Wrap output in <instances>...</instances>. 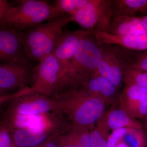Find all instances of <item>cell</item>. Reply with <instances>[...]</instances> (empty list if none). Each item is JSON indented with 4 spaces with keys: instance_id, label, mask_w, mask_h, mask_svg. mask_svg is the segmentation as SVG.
<instances>
[{
    "instance_id": "obj_1",
    "label": "cell",
    "mask_w": 147,
    "mask_h": 147,
    "mask_svg": "<svg viewBox=\"0 0 147 147\" xmlns=\"http://www.w3.org/2000/svg\"><path fill=\"white\" fill-rule=\"evenodd\" d=\"M52 98L56 100L58 111L65 114L72 124L90 130L104 115L106 103L82 88L69 89Z\"/></svg>"
},
{
    "instance_id": "obj_2",
    "label": "cell",
    "mask_w": 147,
    "mask_h": 147,
    "mask_svg": "<svg viewBox=\"0 0 147 147\" xmlns=\"http://www.w3.org/2000/svg\"><path fill=\"white\" fill-rule=\"evenodd\" d=\"M71 15H61L21 32L24 55L29 61L39 62L53 54Z\"/></svg>"
},
{
    "instance_id": "obj_3",
    "label": "cell",
    "mask_w": 147,
    "mask_h": 147,
    "mask_svg": "<svg viewBox=\"0 0 147 147\" xmlns=\"http://www.w3.org/2000/svg\"><path fill=\"white\" fill-rule=\"evenodd\" d=\"M31 84L33 92L51 97L70 88L71 81L52 54L33 67Z\"/></svg>"
},
{
    "instance_id": "obj_4",
    "label": "cell",
    "mask_w": 147,
    "mask_h": 147,
    "mask_svg": "<svg viewBox=\"0 0 147 147\" xmlns=\"http://www.w3.org/2000/svg\"><path fill=\"white\" fill-rule=\"evenodd\" d=\"M0 28H7L24 32L30 28L57 17L53 5L45 1L21 0L16 1Z\"/></svg>"
},
{
    "instance_id": "obj_5",
    "label": "cell",
    "mask_w": 147,
    "mask_h": 147,
    "mask_svg": "<svg viewBox=\"0 0 147 147\" xmlns=\"http://www.w3.org/2000/svg\"><path fill=\"white\" fill-rule=\"evenodd\" d=\"M102 57V45L92 32L80 40L71 61L69 76L72 88H82L89 76L97 71Z\"/></svg>"
},
{
    "instance_id": "obj_6",
    "label": "cell",
    "mask_w": 147,
    "mask_h": 147,
    "mask_svg": "<svg viewBox=\"0 0 147 147\" xmlns=\"http://www.w3.org/2000/svg\"><path fill=\"white\" fill-rule=\"evenodd\" d=\"M113 0H88L72 16L86 30L107 32L113 21Z\"/></svg>"
},
{
    "instance_id": "obj_7",
    "label": "cell",
    "mask_w": 147,
    "mask_h": 147,
    "mask_svg": "<svg viewBox=\"0 0 147 147\" xmlns=\"http://www.w3.org/2000/svg\"><path fill=\"white\" fill-rule=\"evenodd\" d=\"M102 57L96 73L119 88L128 67L129 50L115 45H102Z\"/></svg>"
},
{
    "instance_id": "obj_8",
    "label": "cell",
    "mask_w": 147,
    "mask_h": 147,
    "mask_svg": "<svg viewBox=\"0 0 147 147\" xmlns=\"http://www.w3.org/2000/svg\"><path fill=\"white\" fill-rule=\"evenodd\" d=\"M30 64L28 59L0 63V93L29 87L27 85L32 84L33 69Z\"/></svg>"
},
{
    "instance_id": "obj_9",
    "label": "cell",
    "mask_w": 147,
    "mask_h": 147,
    "mask_svg": "<svg viewBox=\"0 0 147 147\" xmlns=\"http://www.w3.org/2000/svg\"><path fill=\"white\" fill-rule=\"evenodd\" d=\"M58 111L56 100L36 92L24 95L12 100L6 113L20 115H41Z\"/></svg>"
},
{
    "instance_id": "obj_10",
    "label": "cell",
    "mask_w": 147,
    "mask_h": 147,
    "mask_svg": "<svg viewBox=\"0 0 147 147\" xmlns=\"http://www.w3.org/2000/svg\"><path fill=\"white\" fill-rule=\"evenodd\" d=\"M119 107L132 118L137 120L147 116V89L135 84H125L119 96Z\"/></svg>"
},
{
    "instance_id": "obj_11",
    "label": "cell",
    "mask_w": 147,
    "mask_h": 147,
    "mask_svg": "<svg viewBox=\"0 0 147 147\" xmlns=\"http://www.w3.org/2000/svg\"><path fill=\"white\" fill-rule=\"evenodd\" d=\"M92 32L86 30L63 31L53 54L57 59L63 70L69 76L71 61L79 42Z\"/></svg>"
},
{
    "instance_id": "obj_12",
    "label": "cell",
    "mask_w": 147,
    "mask_h": 147,
    "mask_svg": "<svg viewBox=\"0 0 147 147\" xmlns=\"http://www.w3.org/2000/svg\"><path fill=\"white\" fill-rule=\"evenodd\" d=\"M26 59L22 46L21 32L12 28H0V63Z\"/></svg>"
},
{
    "instance_id": "obj_13",
    "label": "cell",
    "mask_w": 147,
    "mask_h": 147,
    "mask_svg": "<svg viewBox=\"0 0 147 147\" xmlns=\"http://www.w3.org/2000/svg\"><path fill=\"white\" fill-rule=\"evenodd\" d=\"M1 125L9 130L23 129L38 131L51 128L43 115H20L5 113Z\"/></svg>"
},
{
    "instance_id": "obj_14",
    "label": "cell",
    "mask_w": 147,
    "mask_h": 147,
    "mask_svg": "<svg viewBox=\"0 0 147 147\" xmlns=\"http://www.w3.org/2000/svg\"><path fill=\"white\" fill-rule=\"evenodd\" d=\"M94 36L99 45H119L133 51L147 50V33L128 36H117L106 32H95Z\"/></svg>"
},
{
    "instance_id": "obj_15",
    "label": "cell",
    "mask_w": 147,
    "mask_h": 147,
    "mask_svg": "<svg viewBox=\"0 0 147 147\" xmlns=\"http://www.w3.org/2000/svg\"><path fill=\"white\" fill-rule=\"evenodd\" d=\"M82 88L108 103L114 100L119 88L107 78L95 72L89 76Z\"/></svg>"
},
{
    "instance_id": "obj_16",
    "label": "cell",
    "mask_w": 147,
    "mask_h": 147,
    "mask_svg": "<svg viewBox=\"0 0 147 147\" xmlns=\"http://www.w3.org/2000/svg\"><path fill=\"white\" fill-rule=\"evenodd\" d=\"M106 32L117 36H128L147 33L140 16H120L113 19Z\"/></svg>"
},
{
    "instance_id": "obj_17",
    "label": "cell",
    "mask_w": 147,
    "mask_h": 147,
    "mask_svg": "<svg viewBox=\"0 0 147 147\" xmlns=\"http://www.w3.org/2000/svg\"><path fill=\"white\" fill-rule=\"evenodd\" d=\"M52 129L51 127L38 131L23 129L9 130L15 147H34L55 134L52 133Z\"/></svg>"
},
{
    "instance_id": "obj_18",
    "label": "cell",
    "mask_w": 147,
    "mask_h": 147,
    "mask_svg": "<svg viewBox=\"0 0 147 147\" xmlns=\"http://www.w3.org/2000/svg\"><path fill=\"white\" fill-rule=\"evenodd\" d=\"M113 19L120 16L147 15V0H113Z\"/></svg>"
},
{
    "instance_id": "obj_19",
    "label": "cell",
    "mask_w": 147,
    "mask_h": 147,
    "mask_svg": "<svg viewBox=\"0 0 147 147\" xmlns=\"http://www.w3.org/2000/svg\"><path fill=\"white\" fill-rule=\"evenodd\" d=\"M104 116L108 127L113 131L123 128L143 129L139 121L132 118L120 107L110 110Z\"/></svg>"
},
{
    "instance_id": "obj_20",
    "label": "cell",
    "mask_w": 147,
    "mask_h": 147,
    "mask_svg": "<svg viewBox=\"0 0 147 147\" xmlns=\"http://www.w3.org/2000/svg\"><path fill=\"white\" fill-rule=\"evenodd\" d=\"M110 129L104 115L90 131V147H107Z\"/></svg>"
},
{
    "instance_id": "obj_21",
    "label": "cell",
    "mask_w": 147,
    "mask_h": 147,
    "mask_svg": "<svg viewBox=\"0 0 147 147\" xmlns=\"http://www.w3.org/2000/svg\"><path fill=\"white\" fill-rule=\"evenodd\" d=\"M119 142L128 147H146L147 136L143 129L128 128Z\"/></svg>"
},
{
    "instance_id": "obj_22",
    "label": "cell",
    "mask_w": 147,
    "mask_h": 147,
    "mask_svg": "<svg viewBox=\"0 0 147 147\" xmlns=\"http://www.w3.org/2000/svg\"><path fill=\"white\" fill-rule=\"evenodd\" d=\"M88 1V0H56L53 6L57 16L72 15Z\"/></svg>"
},
{
    "instance_id": "obj_23",
    "label": "cell",
    "mask_w": 147,
    "mask_h": 147,
    "mask_svg": "<svg viewBox=\"0 0 147 147\" xmlns=\"http://www.w3.org/2000/svg\"><path fill=\"white\" fill-rule=\"evenodd\" d=\"M124 84H135L147 89V71H140L128 67L123 78Z\"/></svg>"
},
{
    "instance_id": "obj_24",
    "label": "cell",
    "mask_w": 147,
    "mask_h": 147,
    "mask_svg": "<svg viewBox=\"0 0 147 147\" xmlns=\"http://www.w3.org/2000/svg\"><path fill=\"white\" fill-rule=\"evenodd\" d=\"M128 67L140 71H147V50H129Z\"/></svg>"
},
{
    "instance_id": "obj_25",
    "label": "cell",
    "mask_w": 147,
    "mask_h": 147,
    "mask_svg": "<svg viewBox=\"0 0 147 147\" xmlns=\"http://www.w3.org/2000/svg\"><path fill=\"white\" fill-rule=\"evenodd\" d=\"M71 129L76 137L78 147H90L89 129L74 124H72Z\"/></svg>"
},
{
    "instance_id": "obj_26",
    "label": "cell",
    "mask_w": 147,
    "mask_h": 147,
    "mask_svg": "<svg viewBox=\"0 0 147 147\" xmlns=\"http://www.w3.org/2000/svg\"><path fill=\"white\" fill-rule=\"evenodd\" d=\"M58 142L59 147H78L76 137L71 129L65 134H59Z\"/></svg>"
},
{
    "instance_id": "obj_27",
    "label": "cell",
    "mask_w": 147,
    "mask_h": 147,
    "mask_svg": "<svg viewBox=\"0 0 147 147\" xmlns=\"http://www.w3.org/2000/svg\"><path fill=\"white\" fill-rule=\"evenodd\" d=\"M0 147H15L10 131L0 125Z\"/></svg>"
},
{
    "instance_id": "obj_28",
    "label": "cell",
    "mask_w": 147,
    "mask_h": 147,
    "mask_svg": "<svg viewBox=\"0 0 147 147\" xmlns=\"http://www.w3.org/2000/svg\"><path fill=\"white\" fill-rule=\"evenodd\" d=\"M128 128L119 129L113 130L108 137L107 147H115Z\"/></svg>"
},
{
    "instance_id": "obj_29",
    "label": "cell",
    "mask_w": 147,
    "mask_h": 147,
    "mask_svg": "<svg viewBox=\"0 0 147 147\" xmlns=\"http://www.w3.org/2000/svg\"><path fill=\"white\" fill-rule=\"evenodd\" d=\"M13 5L7 0H0V28L2 26L9 11Z\"/></svg>"
},
{
    "instance_id": "obj_30",
    "label": "cell",
    "mask_w": 147,
    "mask_h": 147,
    "mask_svg": "<svg viewBox=\"0 0 147 147\" xmlns=\"http://www.w3.org/2000/svg\"><path fill=\"white\" fill-rule=\"evenodd\" d=\"M60 134L56 132L47 140L34 147H59L58 137Z\"/></svg>"
},
{
    "instance_id": "obj_31",
    "label": "cell",
    "mask_w": 147,
    "mask_h": 147,
    "mask_svg": "<svg viewBox=\"0 0 147 147\" xmlns=\"http://www.w3.org/2000/svg\"><path fill=\"white\" fill-rule=\"evenodd\" d=\"M26 90L23 89L18 90L14 93L0 95V104L20 97L26 94Z\"/></svg>"
},
{
    "instance_id": "obj_32",
    "label": "cell",
    "mask_w": 147,
    "mask_h": 147,
    "mask_svg": "<svg viewBox=\"0 0 147 147\" xmlns=\"http://www.w3.org/2000/svg\"><path fill=\"white\" fill-rule=\"evenodd\" d=\"M142 26L147 33V16H140Z\"/></svg>"
},
{
    "instance_id": "obj_33",
    "label": "cell",
    "mask_w": 147,
    "mask_h": 147,
    "mask_svg": "<svg viewBox=\"0 0 147 147\" xmlns=\"http://www.w3.org/2000/svg\"><path fill=\"white\" fill-rule=\"evenodd\" d=\"M115 147H128L125 144L122 142H119L118 143Z\"/></svg>"
},
{
    "instance_id": "obj_34",
    "label": "cell",
    "mask_w": 147,
    "mask_h": 147,
    "mask_svg": "<svg viewBox=\"0 0 147 147\" xmlns=\"http://www.w3.org/2000/svg\"><path fill=\"white\" fill-rule=\"evenodd\" d=\"M145 119V127L146 128V130L147 131V134L146 135L147 136V116L146 117V118Z\"/></svg>"
}]
</instances>
